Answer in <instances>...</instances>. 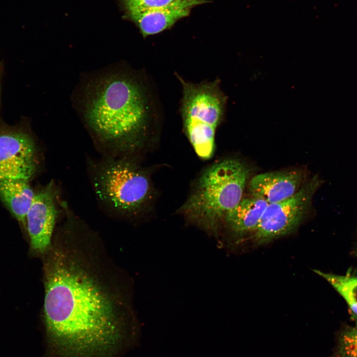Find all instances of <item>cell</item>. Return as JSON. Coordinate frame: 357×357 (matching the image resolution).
I'll use <instances>...</instances> for the list:
<instances>
[{"instance_id":"cell-10","label":"cell","mask_w":357,"mask_h":357,"mask_svg":"<svg viewBox=\"0 0 357 357\" xmlns=\"http://www.w3.org/2000/svg\"><path fill=\"white\" fill-rule=\"evenodd\" d=\"M207 2L206 0H177L163 7L129 12V16L142 36L146 37L171 27L178 20L188 16L192 7Z\"/></svg>"},{"instance_id":"cell-12","label":"cell","mask_w":357,"mask_h":357,"mask_svg":"<svg viewBox=\"0 0 357 357\" xmlns=\"http://www.w3.org/2000/svg\"><path fill=\"white\" fill-rule=\"evenodd\" d=\"M28 181L0 182V199L16 220L26 228V216L35 192Z\"/></svg>"},{"instance_id":"cell-5","label":"cell","mask_w":357,"mask_h":357,"mask_svg":"<svg viewBox=\"0 0 357 357\" xmlns=\"http://www.w3.org/2000/svg\"><path fill=\"white\" fill-rule=\"evenodd\" d=\"M93 184L99 201L119 214L135 211L150 191L149 180L142 172L126 161L112 158L95 167Z\"/></svg>"},{"instance_id":"cell-6","label":"cell","mask_w":357,"mask_h":357,"mask_svg":"<svg viewBox=\"0 0 357 357\" xmlns=\"http://www.w3.org/2000/svg\"><path fill=\"white\" fill-rule=\"evenodd\" d=\"M323 183L315 175L293 196L268 204L252 234L254 241L263 244L296 230L310 210L314 194Z\"/></svg>"},{"instance_id":"cell-14","label":"cell","mask_w":357,"mask_h":357,"mask_svg":"<svg viewBox=\"0 0 357 357\" xmlns=\"http://www.w3.org/2000/svg\"><path fill=\"white\" fill-rule=\"evenodd\" d=\"M332 357H357V327H348L338 337V346Z\"/></svg>"},{"instance_id":"cell-13","label":"cell","mask_w":357,"mask_h":357,"mask_svg":"<svg viewBox=\"0 0 357 357\" xmlns=\"http://www.w3.org/2000/svg\"><path fill=\"white\" fill-rule=\"evenodd\" d=\"M314 271L324 278L344 299L357 327V277L336 275L318 270Z\"/></svg>"},{"instance_id":"cell-4","label":"cell","mask_w":357,"mask_h":357,"mask_svg":"<svg viewBox=\"0 0 357 357\" xmlns=\"http://www.w3.org/2000/svg\"><path fill=\"white\" fill-rule=\"evenodd\" d=\"M177 75L182 87L180 113L184 131L196 154L209 159L214 153L216 129L225 118L228 97L219 79L192 83Z\"/></svg>"},{"instance_id":"cell-2","label":"cell","mask_w":357,"mask_h":357,"mask_svg":"<svg viewBox=\"0 0 357 357\" xmlns=\"http://www.w3.org/2000/svg\"><path fill=\"white\" fill-rule=\"evenodd\" d=\"M152 91L139 72L115 65L86 76L75 94L76 107L99 140L126 147L140 140L160 115Z\"/></svg>"},{"instance_id":"cell-11","label":"cell","mask_w":357,"mask_h":357,"mask_svg":"<svg viewBox=\"0 0 357 357\" xmlns=\"http://www.w3.org/2000/svg\"><path fill=\"white\" fill-rule=\"evenodd\" d=\"M268 203L250 195L242 197L225 216L223 224L233 241L240 240L256 230Z\"/></svg>"},{"instance_id":"cell-17","label":"cell","mask_w":357,"mask_h":357,"mask_svg":"<svg viewBox=\"0 0 357 357\" xmlns=\"http://www.w3.org/2000/svg\"><path fill=\"white\" fill-rule=\"evenodd\" d=\"M1 67H0V78L1 76Z\"/></svg>"},{"instance_id":"cell-8","label":"cell","mask_w":357,"mask_h":357,"mask_svg":"<svg viewBox=\"0 0 357 357\" xmlns=\"http://www.w3.org/2000/svg\"><path fill=\"white\" fill-rule=\"evenodd\" d=\"M54 182L35 192L26 216V229L32 249L43 256L51 246L59 215Z\"/></svg>"},{"instance_id":"cell-9","label":"cell","mask_w":357,"mask_h":357,"mask_svg":"<svg viewBox=\"0 0 357 357\" xmlns=\"http://www.w3.org/2000/svg\"><path fill=\"white\" fill-rule=\"evenodd\" d=\"M305 175L301 170L275 171L260 174L250 180V195L261 198L268 204L281 201L293 196L304 184Z\"/></svg>"},{"instance_id":"cell-1","label":"cell","mask_w":357,"mask_h":357,"mask_svg":"<svg viewBox=\"0 0 357 357\" xmlns=\"http://www.w3.org/2000/svg\"><path fill=\"white\" fill-rule=\"evenodd\" d=\"M42 256L49 352L59 357H115L137 326L132 278L100 237L73 218L55 230Z\"/></svg>"},{"instance_id":"cell-3","label":"cell","mask_w":357,"mask_h":357,"mask_svg":"<svg viewBox=\"0 0 357 357\" xmlns=\"http://www.w3.org/2000/svg\"><path fill=\"white\" fill-rule=\"evenodd\" d=\"M249 171L235 159L213 164L200 176L180 211L191 224L217 238L225 216L242 198Z\"/></svg>"},{"instance_id":"cell-15","label":"cell","mask_w":357,"mask_h":357,"mask_svg":"<svg viewBox=\"0 0 357 357\" xmlns=\"http://www.w3.org/2000/svg\"><path fill=\"white\" fill-rule=\"evenodd\" d=\"M177 0H124L129 12L155 9L167 5Z\"/></svg>"},{"instance_id":"cell-7","label":"cell","mask_w":357,"mask_h":357,"mask_svg":"<svg viewBox=\"0 0 357 357\" xmlns=\"http://www.w3.org/2000/svg\"><path fill=\"white\" fill-rule=\"evenodd\" d=\"M38 166L36 143L29 133L20 128H0V182L29 181Z\"/></svg>"},{"instance_id":"cell-16","label":"cell","mask_w":357,"mask_h":357,"mask_svg":"<svg viewBox=\"0 0 357 357\" xmlns=\"http://www.w3.org/2000/svg\"><path fill=\"white\" fill-rule=\"evenodd\" d=\"M354 254L357 256V248L354 250Z\"/></svg>"}]
</instances>
